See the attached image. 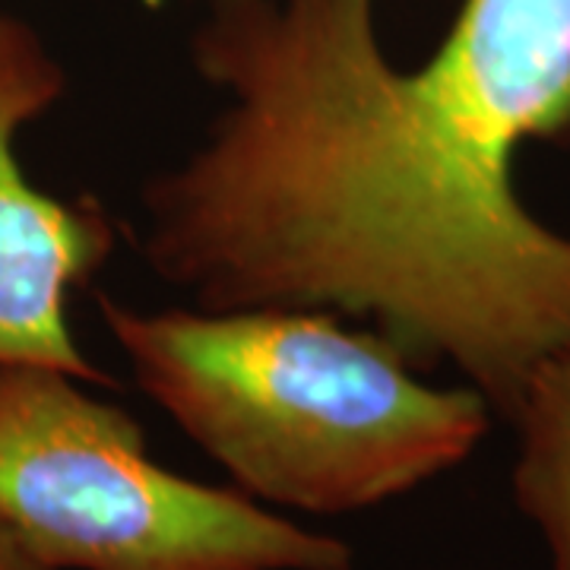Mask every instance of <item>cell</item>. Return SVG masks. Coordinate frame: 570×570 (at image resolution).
<instances>
[{"mask_svg":"<svg viewBox=\"0 0 570 570\" xmlns=\"http://www.w3.org/2000/svg\"><path fill=\"white\" fill-rule=\"evenodd\" d=\"M67 92V70L39 32L0 10V365L67 371L89 387L111 377L77 346L70 295L96 279L121 238L96 197H55L26 178L17 140Z\"/></svg>","mask_w":570,"mask_h":570,"instance_id":"obj_4","label":"cell"},{"mask_svg":"<svg viewBox=\"0 0 570 570\" xmlns=\"http://www.w3.org/2000/svg\"><path fill=\"white\" fill-rule=\"evenodd\" d=\"M0 570H45L3 523H0Z\"/></svg>","mask_w":570,"mask_h":570,"instance_id":"obj_6","label":"cell"},{"mask_svg":"<svg viewBox=\"0 0 570 570\" xmlns=\"http://www.w3.org/2000/svg\"><path fill=\"white\" fill-rule=\"evenodd\" d=\"M99 307L142 393L261 504H387L466 463L494 419L479 390L425 384L381 333L330 311Z\"/></svg>","mask_w":570,"mask_h":570,"instance_id":"obj_2","label":"cell"},{"mask_svg":"<svg viewBox=\"0 0 570 570\" xmlns=\"http://www.w3.org/2000/svg\"><path fill=\"white\" fill-rule=\"evenodd\" d=\"M0 523L45 570H355L340 535L156 463L127 409L0 365Z\"/></svg>","mask_w":570,"mask_h":570,"instance_id":"obj_3","label":"cell"},{"mask_svg":"<svg viewBox=\"0 0 570 570\" xmlns=\"http://www.w3.org/2000/svg\"><path fill=\"white\" fill-rule=\"evenodd\" d=\"M190 63L225 102L142 184L146 266L204 311L362 317L508 422L570 346V235L513 181L570 137V0H463L419 70L374 0H206Z\"/></svg>","mask_w":570,"mask_h":570,"instance_id":"obj_1","label":"cell"},{"mask_svg":"<svg viewBox=\"0 0 570 570\" xmlns=\"http://www.w3.org/2000/svg\"><path fill=\"white\" fill-rule=\"evenodd\" d=\"M508 422L517 431L513 504L539 532L551 570H570V346L535 367Z\"/></svg>","mask_w":570,"mask_h":570,"instance_id":"obj_5","label":"cell"}]
</instances>
